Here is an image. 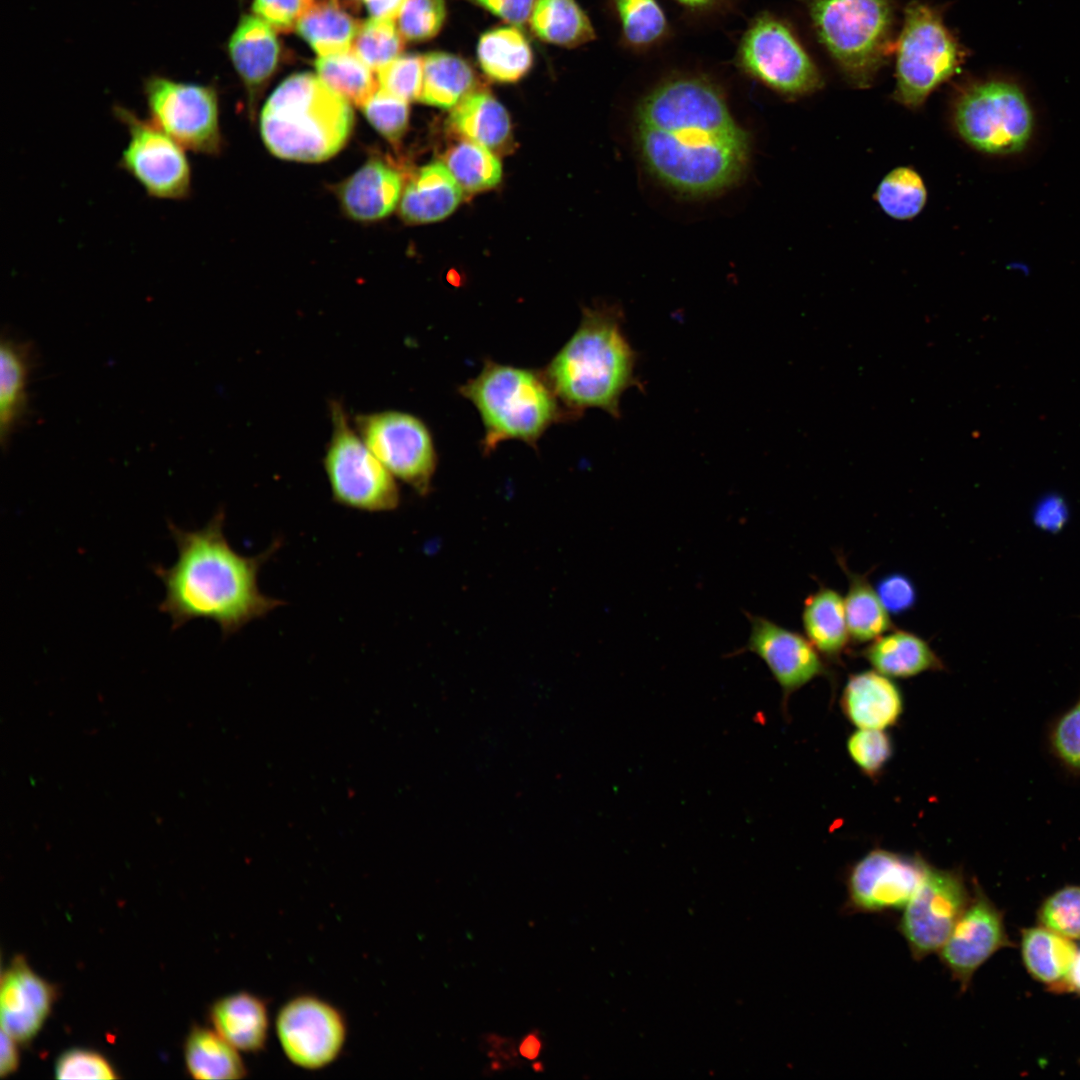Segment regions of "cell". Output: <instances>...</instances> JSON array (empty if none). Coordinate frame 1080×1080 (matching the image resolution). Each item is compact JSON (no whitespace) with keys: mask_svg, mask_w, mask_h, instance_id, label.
I'll return each mask as SVG.
<instances>
[{"mask_svg":"<svg viewBox=\"0 0 1080 1080\" xmlns=\"http://www.w3.org/2000/svg\"><path fill=\"white\" fill-rule=\"evenodd\" d=\"M802 625L805 636L828 659H838L850 641L844 598L823 584L804 601Z\"/></svg>","mask_w":1080,"mask_h":1080,"instance_id":"obj_27","label":"cell"},{"mask_svg":"<svg viewBox=\"0 0 1080 1080\" xmlns=\"http://www.w3.org/2000/svg\"><path fill=\"white\" fill-rule=\"evenodd\" d=\"M814 31L854 86L871 85L893 49L890 0H806Z\"/></svg>","mask_w":1080,"mask_h":1080,"instance_id":"obj_6","label":"cell"},{"mask_svg":"<svg viewBox=\"0 0 1080 1080\" xmlns=\"http://www.w3.org/2000/svg\"><path fill=\"white\" fill-rule=\"evenodd\" d=\"M449 125L467 140L489 149L503 146L511 134L508 112L486 91H471L452 110Z\"/></svg>","mask_w":1080,"mask_h":1080,"instance_id":"obj_28","label":"cell"},{"mask_svg":"<svg viewBox=\"0 0 1080 1080\" xmlns=\"http://www.w3.org/2000/svg\"><path fill=\"white\" fill-rule=\"evenodd\" d=\"M1069 518V509L1065 499L1056 493L1042 497L1034 508L1035 525L1047 532L1057 533L1064 528Z\"/></svg>","mask_w":1080,"mask_h":1080,"instance_id":"obj_50","label":"cell"},{"mask_svg":"<svg viewBox=\"0 0 1080 1080\" xmlns=\"http://www.w3.org/2000/svg\"><path fill=\"white\" fill-rule=\"evenodd\" d=\"M840 704L847 719L860 729L884 730L895 725L903 712L899 687L876 670L850 675Z\"/></svg>","mask_w":1080,"mask_h":1080,"instance_id":"obj_21","label":"cell"},{"mask_svg":"<svg viewBox=\"0 0 1080 1080\" xmlns=\"http://www.w3.org/2000/svg\"><path fill=\"white\" fill-rule=\"evenodd\" d=\"M375 130L392 144L404 136L409 121L408 102L380 88L361 107Z\"/></svg>","mask_w":1080,"mask_h":1080,"instance_id":"obj_43","label":"cell"},{"mask_svg":"<svg viewBox=\"0 0 1080 1080\" xmlns=\"http://www.w3.org/2000/svg\"><path fill=\"white\" fill-rule=\"evenodd\" d=\"M351 103L317 75L286 78L267 99L260 115V133L276 157L321 162L347 143L354 125Z\"/></svg>","mask_w":1080,"mask_h":1080,"instance_id":"obj_4","label":"cell"},{"mask_svg":"<svg viewBox=\"0 0 1080 1080\" xmlns=\"http://www.w3.org/2000/svg\"><path fill=\"white\" fill-rule=\"evenodd\" d=\"M474 72L462 58L431 52L424 57L420 101L443 109L455 107L472 90Z\"/></svg>","mask_w":1080,"mask_h":1080,"instance_id":"obj_34","label":"cell"},{"mask_svg":"<svg viewBox=\"0 0 1080 1080\" xmlns=\"http://www.w3.org/2000/svg\"><path fill=\"white\" fill-rule=\"evenodd\" d=\"M341 1L355 11L357 9V7L359 6L360 2H363L364 0H341Z\"/></svg>","mask_w":1080,"mask_h":1080,"instance_id":"obj_57","label":"cell"},{"mask_svg":"<svg viewBox=\"0 0 1080 1080\" xmlns=\"http://www.w3.org/2000/svg\"><path fill=\"white\" fill-rule=\"evenodd\" d=\"M18 1042L1 1030V1076H8L15 1072L19 1064V1053L16 1046Z\"/></svg>","mask_w":1080,"mask_h":1080,"instance_id":"obj_52","label":"cell"},{"mask_svg":"<svg viewBox=\"0 0 1080 1080\" xmlns=\"http://www.w3.org/2000/svg\"><path fill=\"white\" fill-rule=\"evenodd\" d=\"M55 1000V988L16 957L1 975V1030L18 1043L29 1042L41 1029Z\"/></svg>","mask_w":1080,"mask_h":1080,"instance_id":"obj_19","label":"cell"},{"mask_svg":"<svg viewBox=\"0 0 1080 1080\" xmlns=\"http://www.w3.org/2000/svg\"><path fill=\"white\" fill-rule=\"evenodd\" d=\"M188 1072L195 1079H241L247 1068L239 1050L215 1029L194 1026L184 1047Z\"/></svg>","mask_w":1080,"mask_h":1080,"instance_id":"obj_30","label":"cell"},{"mask_svg":"<svg viewBox=\"0 0 1080 1080\" xmlns=\"http://www.w3.org/2000/svg\"><path fill=\"white\" fill-rule=\"evenodd\" d=\"M355 429L379 461L419 495L430 491L437 456L432 436L418 417L397 410L358 414Z\"/></svg>","mask_w":1080,"mask_h":1080,"instance_id":"obj_12","label":"cell"},{"mask_svg":"<svg viewBox=\"0 0 1080 1080\" xmlns=\"http://www.w3.org/2000/svg\"><path fill=\"white\" fill-rule=\"evenodd\" d=\"M484 73L498 82H515L531 68L533 53L525 36L515 27H501L483 34L477 47Z\"/></svg>","mask_w":1080,"mask_h":1080,"instance_id":"obj_32","label":"cell"},{"mask_svg":"<svg viewBox=\"0 0 1080 1080\" xmlns=\"http://www.w3.org/2000/svg\"><path fill=\"white\" fill-rule=\"evenodd\" d=\"M445 18V0H404L396 20L403 38L417 42L436 36Z\"/></svg>","mask_w":1080,"mask_h":1080,"instance_id":"obj_42","label":"cell"},{"mask_svg":"<svg viewBox=\"0 0 1080 1080\" xmlns=\"http://www.w3.org/2000/svg\"><path fill=\"white\" fill-rule=\"evenodd\" d=\"M1065 989L1075 990L1080 993V951L1077 952L1076 958L1066 980Z\"/></svg>","mask_w":1080,"mask_h":1080,"instance_id":"obj_56","label":"cell"},{"mask_svg":"<svg viewBox=\"0 0 1080 1080\" xmlns=\"http://www.w3.org/2000/svg\"><path fill=\"white\" fill-rule=\"evenodd\" d=\"M114 113L129 134L120 168L150 197L186 199L191 193V166L183 147L150 119L122 106H116Z\"/></svg>","mask_w":1080,"mask_h":1080,"instance_id":"obj_13","label":"cell"},{"mask_svg":"<svg viewBox=\"0 0 1080 1080\" xmlns=\"http://www.w3.org/2000/svg\"><path fill=\"white\" fill-rule=\"evenodd\" d=\"M363 2L371 18L395 21L404 0H364Z\"/></svg>","mask_w":1080,"mask_h":1080,"instance_id":"obj_53","label":"cell"},{"mask_svg":"<svg viewBox=\"0 0 1080 1080\" xmlns=\"http://www.w3.org/2000/svg\"><path fill=\"white\" fill-rule=\"evenodd\" d=\"M751 626L748 641L732 655L756 654L782 689L783 703L814 678L827 674L821 654L802 634L763 616L745 612Z\"/></svg>","mask_w":1080,"mask_h":1080,"instance_id":"obj_18","label":"cell"},{"mask_svg":"<svg viewBox=\"0 0 1080 1080\" xmlns=\"http://www.w3.org/2000/svg\"><path fill=\"white\" fill-rule=\"evenodd\" d=\"M463 189L440 162L422 167L404 189L400 214L404 221L423 224L450 215L463 197Z\"/></svg>","mask_w":1080,"mask_h":1080,"instance_id":"obj_23","label":"cell"},{"mask_svg":"<svg viewBox=\"0 0 1080 1080\" xmlns=\"http://www.w3.org/2000/svg\"><path fill=\"white\" fill-rule=\"evenodd\" d=\"M1022 956L1026 968L1040 982L1065 989L1066 980L1077 955L1076 945L1046 927L1023 931Z\"/></svg>","mask_w":1080,"mask_h":1080,"instance_id":"obj_31","label":"cell"},{"mask_svg":"<svg viewBox=\"0 0 1080 1080\" xmlns=\"http://www.w3.org/2000/svg\"><path fill=\"white\" fill-rule=\"evenodd\" d=\"M0 358V432L4 444L26 409V385L30 367L28 346L11 339H3Z\"/></svg>","mask_w":1080,"mask_h":1080,"instance_id":"obj_35","label":"cell"},{"mask_svg":"<svg viewBox=\"0 0 1080 1080\" xmlns=\"http://www.w3.org/2000/svg\"><path fill=\"white\" fill-rule=\"evenodd\" d=\"M311 0H254L252 10L275 30L288 32L296 24Z\"/></svg>","mask_w":1080,"mask_h":1080,"instance_id":"obj_49","label":"cell"},{"mask_svg":"<svg viewBox=\"0 0 1080 1080\" xmlns=\"http://www.w3.org/2000/svg\"><path fill=\"white\" fill-rule=\"evenodd\" d=\"M953 123L970 147L992 156L1021 153L1035 130L1025 92L1006 79L979 80L965 87L955 100Z\"/></svg>","mask_w":1080,"mask_h":1080,"instance_id":"obj_8","label":"cell"},{"mask_svg":"<svg viewBox=\"0 0 1080 1080\" xmlns=\"http://www.w3.org/2000/svg\"><path fill=\"white\" fill-rule=\"evenodd\" d=\"M445 163L461 188L469 193L491 189L502 178L499 159L489 148L467 139L446 152Z\"/></svg>","mask_w":1080,"mask_h":1080,"instance_id":"obj_38","label":"cell"},{"mask_svg":"<svg viewBox=\"0 0 1080 1080\" xmlns=\"http://www.w3.org/2000/svg\"><path fill=\"white\" fill-rule=\"evenodd\" d=\"M1008 945L1002 913L974 881L967 907L938 951L941 963L964 992L980 966Z\"/></svg>","mask_w":1080,"mask_h":1080,"instance_id":"obj_17","label":"cell"},{"mask_svg":"<svg viewBox=\"0 0 1080 1080\" xmlns=\"http://www.w3.org/2000/svg\"><path fill=\"white\" fill-rule=\"evenodd\" d=\"M541 1049L542 1041L535 1032L527 1034L519 1045L520 1055L530 1060L536 1059Z\"/></svg>","mask_w":1080,"mask_h":1080,"instance_id":"obj_55","label":"cell"},{"mask_svg":"<svg viewBox=\"0 0 1080 1080\" xmlns=\"http://www.w3.org/2000/svg\"><path fill=\"white\" fill-rule=\"evenodd\" d=\"M970 898L962 872L929 864L897 925L914 960L938 953Z\"/></svg>","mask_w":1080,"mask_h":1080,"instance_id":"obj_14","label":"cell"},{"mask_svg":"<svg viewBox=\"0 0 1080 1080\" xmlns=\"http://www.w3.org/2000/svg\"><path fill=\"white\" fill-rule=\"evenodd\" d=\"M57 1079H116L118 1075L101 1054L85 1049L64 1052L56 1062Z\"/></svg>","mask_w":1080,"mask_h":1080,"instance_id":"obj_47","label":"cell"},{"mask_svg":"<svg viewBox=\"0 0 1080 1080\" xmlns=\"http://www.w3.org/2000/svg\"><path fill=\"white\" fill-rule=\"evenodd\" d=\"M424 57L400 55L377 72L379 88L406 102L420 98Z\"/></svg>","mask_w":1080,"mask_h":1080,"instance_id":"obj_44","label":"cell"},{"mask_svg":"<svg viewBox=\"0 0 1080 1080\" xmlns=\"http://www.w3.org/2000/svg\"><path fill=\"white\" fill-rule=\"evenodd\" d=\"M680 7L692 13L711 12L722 6L726 0H673Z\"/></svg>","mask_w":1080,"mask_h":1080,"instance_id":"obj_54","label":"cell"},{"mask_svg":"<svg viewBox=\"0 0 1080 1080\" xmlns=\"http://www.w3.org/2000/svg\"><path fill=\"white\" fill-rule=\"evenodd\" d=\"M1048 752L1066 773L1080 777V694L1048 725Z\"/></svg>","mask_w":1080,"mask_h":1080,"instance_id":"obj_41","label":"cell"},{"mask_svg":"<svg viewBox=\"0 0 1080 1080\" xmlns=\"http://www.w3.org/2000/svg\"><path fill=\"white\" fill-rule=\"evenodd\" d=\"M929 863L919 855L881 848L869 851L849 870V912L881 913L903 909L922 882Z\"/></svg>","mask_w":1080,"mask_h":1080,"instance_id":"obj_16","label":"cell"},{"mask_svg":"<svg viewBox=\"0 0 1080 1080\" xmlns=\"http://www.w3.org/2000/svg\"><path fill=\"white\" fill-rule=\"evenodd\" d=\"M874 198L891 218L910 220L923 210L927 201V189L917 171L901 166L892 169L883 177Z\"/></svg>","mask_w":1080,"mask_h":1080,"instance_id":"obj_39","label":"cell"},{"mask_svg":"<svg viewBox=\"0 0 1080 1080\" xmlns=\"http://www.w3.org/2000/svg\"><path fill=\"white\" fill-rule=\"evenodd\" d=\"M480 413L485 428L484 454L507 440L533 448L554 423L575 416L561 402L544 371L486 360L481 372L459 388Z\"/></svg>","mask_w":1080,"mask_h":1080,"instance_id":"obj_5","label":"cell"},{"mask_svg":"<svg viewBox=\"0 0 1080 1080\" xmlns=\"http://www.w3.org/2000/svg\"><path fill=\"white\" fill-rule=\"evenodd\" d=\"M224 523L223 510L196 530L169 523L177 560L170 567L155 565L153 570L165 586L159 610L170 616L173 629L194 619H207L216 622L227 637L284 605L258 587L259 571L280 542L259 555L243 556L227 541Z\"/></svg>","mask_w":1080,"mask_h":1080,"instance_id":"obj_2","label":"cell"},{"mask_svg":"<svg viewBox=\"0 0 1080 1080\" xmlns=\"http://www.w3.org/2000/svg\"><path fill=\"white\" fill-rule=\"evenodd\" d=\"M331 436L323 466L334 502L364 512H388L400 503L391 472L353 429L342 403H330Z\"/></svg>","mask_w":1080,"mask_h":1080,"instance_id":"obj_9","label":"cell"},{"mask_svg":"<svg viewBox=\"0 0 1080 1080\" xmlns=\"http://www.w3.org/2000/svg\"><path fill=\"white\" fill-rule=\"evenodd\" d=\"M875 589L890 614L901 615L911 610L917 602V590L912 580L902 573H891L880 578Z\"/></svg>","mask_w":1080,"mask_h":1080,"instance_id":"obj_48","label":"cell"},{"mask_svg":"<svg viewBox=\"0 0 1080 1080\" xmlns=\"http://www.w3.org/2000/svg\"><path fill=\"white\" fill-rule=\"evenodd\" d=\"M150 120L196 153L216 155L222 149L218 99L209 86L153 75L144 82Z\"/></svg>","mask_w":1080,"mask_h":1080,"instance_id":"obj_11","label":"cell"},{"mask_svg":"<svg viewBox=\"0 0 1080 1080\" xmlns=\"http://www.w3.org/2000/svg\"><path fill=\"white\" fill-rule=\"evenodd\" d=\"M1042 925L1070 939H1080V886H1068L1052 894L1039 911Z\"/></svg>","mask_w":1080,"mask_h":1080,"instance_id":"obj_46","label":"cell"},{"mask_svg":"<svg viewBox=\"0 0 1080 1080\" xmlns=\"http://www.w3.org/2000/svg\"><path fill=\"white\" fill-rule=\"evenodd\" d=\"M634 135L648 172L686 197L725 191L750 159L749 134L719 84L703 74H674L653 87L636 107Z\"/></svg>","mask_w":1080,"mask_h":1080,"instance_id":"obj_1","label":"cell"},{"mask_svg":"<svg viewBox=\"0 0 1080 1080\" xmlns=\"http://www.w3.org/2000/svg\"><path fill=\"white\" fill-rule=\"evenodd\" d=\"M735 62L744 74L785 97L805 96L823 85L819 69L792 28L767 11L747 26Z\"/></svg>","mask_w":1080,"mask_h":1080,"instance_id":"obj_10","label":"cell"},{"mask_svg":"<svg viewBox=\"0 0 1080 1080\" xmlns=\"http://www.w3.org/2000/svg\"><path fill=\"white\" fill-rule=\"evenodd\" d=\"M341 0H311L297 24V33L319 56L351 50L361 22Z\"/></svg>","mask_w":1080,"mask_h":1080,"instance_id":"obj_26","label":"cell"},{"mask_svg":"<svg viewBox=\"0 0 1080 1080\" xmlns=\"http://www.w3.org/2000/svg\"><path fill=\"white\" fill-rule=\"evenodd\" d=\"M402 185L403 178L396 168L382 159L371 158L338 187L337 196L352 219L376 221L395 209Z\"/></svg>","mask_w":1080,"mask_h":1080,"instance_id":"obj_20","label":"cell"},{"mask_svg":"<svg viewBox=\"0 0 1080 1080\" xmlns=\"http://www.w3.org/2000/svg\"><path fill=\"white\" fill-rule=\"evenodd\" d=\"M895 53L893 97L910 109L922 106L936 88L954 76L964 58L940 10L920 1L905 8Z\"/></svg>","mask_w":1080,"mask_h":1080,"instance_id":"obj_7","label":"cell"},{"mask_svg":"<svg viewBox=\"0 0 1080 1080\" xmlns=\"http://www.w3.org/2000/svg\"><path fill=\"white\" fill-rule=\"evenodd\" d=\"M844 560L837 557L848 580L844 607L850 640L854 644L870 643L895 626L867 575L852 572Z\"/></svg>","mask_w":1080,"mask_h":1080,"instance_id":"obj_29","label":"cell"},{"mask_svg":"<svg viewBox=\"0 0 1080 1080\" xmlns=\"http://www.w3.org/2000/svg\"><path fill=\"white\" fill-rule=\"evenodd\" d=\"M214 1029L242 1052H258L265 1047L269 1015L265 1002L248 992L227 995L211 1006Z\"/></svg>","mask_w":1080,"mask_h":1080,"instance_id":"obj_25","label":"cell"},{"mask_svg":"<svg viewBox=\"0 0 1080 1080\" xmlns=\"http://www.w3.org/2000/svg\"><path fill=\"white\" fill-rule=\"evenodd\" d=\"M850 758L868 777L880 775L893 754L890 736L879 729H860L847 741Z\"/></svg>","mask_w":1080,"mask_h":1080,"instance_id":"obj_45","label":"cell"},{"mask_svg":"<svg viewBox=\"0 0 1080 1080\" xmlns=\"http://www.w3.org/2000/svg\"><path fill=\"white\" fill-rule=\"evenodd\" d=\"M623 322L616 305L585 308L577 330L545 369L555 393L575 418L589 408L618 418L624 392L641 386L638 354L623 332Z\"/></svg>","mask_w":1080,"mask_h":1080,"instance_id":"obj_3","label":"cell"},{"mask_svg":"<svg viewBox=\"0 0 1080 1080\" xmlns=\"http://www.w3.org/2000/svg\"><path fill=\"white\" fill-rule=\"evenodd\" d=\"M315 68L317 76L329 88L358 107H362L379 88L374 71L352 49L320 56Z\"/></svg>","mask_w":1080,"mask_h":1080,"instance_id":"obj_36","label":"cell"},{"mask_svg":"<svg viewBox=\"0 0 1080 1080\" xmlns=\"http://www.w3.org/2000/svg\"><path fill=\"white\" fill-rule=\"evenodd\" d=\"M624 44L634 51H647L663 42L670 33L668 18L658 0H612Z\"/></svg>","mask_w":1080,"mask_h":1080,"instance_id":"obj_37","label":"cell"},{"mask_svg":"<svg viewBox=\"0 0 1080 1080\" xmlns=\"http://www.w3.org/2000/svg\"><path fill=\"white\" fill-rule=\"evenodd\" d=\"M228 52L253 97L276 70L280 45L271 25L256 15H243L229 39Z\"/></svg>","mask_w":1080,"mask_h":1080,"instance_id":"obj_22","label":"cell"},{"mask_svg":"<svg viewBox=\"0 0 1080 1080\" xmlns=\"http://www.w3.org/2000/svg\"><path fill=\"white\" fill-rule=\"evenodd\" d=\"M861 656L874 670L893 678L944 670L943 661L923 638L897 628L868 643Z\"/></svg>","mask_w":1080,"mask_h":1080,"instance_id":"obj_24","label":"cell"},{"mask_svg":"<svg viewBox=\"0 0 1080 1080\" xmlns=\"http://www.w3.org/2000/svg\"><path fill=\"white\" fill-rule=\"evenodd\" d=\"M275 1028L289 1061L310 1070L335 1061L347 1036L340 1010L313 995H300L286 1002L277 1014Z\"/></svg>","mask_w":1080,"mask_h":1080,"instance_id":"obj_15","label":"cell"},{"mask_svg":"<svg viewBox=\"0 0 1080 1080\" xmlns=\"http://www.w3.org/2000/svg\"><path fill=\"white\" fill-rule=\"evenodd\" d=\"M351 49L377 73L401 55L404 38L394 20L370 18L361 22Z\"/></svg>","mask_w":1080,"mask_h":1080,"instance_id":"obj_40","label":"cell"},{"mask_svg":"<svg viewBox=\"0 0 1080 1080\" xmlns=\"http://www.w3.org/2000/svg\"><path fill=\"white\" fill-rule=\"evenodd\" d=\"M494 15L514 25L530 20L536 0H471Z\"/></svg>","mask_w":1080,"mask_h":1080,"instance_id":"obj_51","label":"cell"},{"mask_svg":"<svg viewBox=\"0 0 1080 1080\" xmlns=\"http://www.w3.org/2000/svg\"><path fill=\"white\" fill-rule=\"evenodd\" d=\"M530 23L539 38L561 46L575 47L595 39L588 15L575 0H536Z\"/></svg>","mask_w":1080,"mask_h":1080,"instance_id":"obj_33","label":"cell"}]
</instances>
